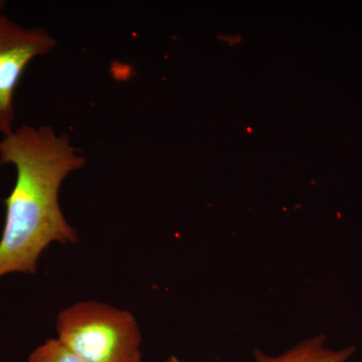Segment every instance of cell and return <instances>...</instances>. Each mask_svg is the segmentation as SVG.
I'll return each mask as SVG.
<instances>
[{
	"mask_svg": "<svg viewBox=\"0 0 362 362\" xmlns=\"http://www.w3.org/2000/svg\"><path fill=\"white\" fill-rule=\"evenodd\" d=\"M85 164L70 137L52 126L23 125L0 138V165H13L16 171L6 201L0 278L35 274L40 255L52 243L77 244L78 233L64 216L59 192L63 181Z\"/></svg>",
	"mask_w": 362,
	"mask_h": 362,
	"instance_id": "6da1fadb",
	"label": "cell"
},
{
	"mask_svg": "<svg viewBox=\"0 0 362 362\" xmlns=\"http://www.w3.org/2000/svg\"><path fill=\"white\" fill-rule=\"evenodd\" d=\"M28 362H87L71 351L63 342L57 339L47 340L33 350Z\"/></svg>",
	"mask_w": 362,
	"mask_h": 362,
	"instance_id": "5b68a950",
	"label": "cell"
},
{
	"mask_svg": "<svg viewBox=\"0 0 362 362\" xmlns=\"http://www.w3.org/2000/svg\"><path fill=\"white\" fill-rule=\"evenodd\" d=\"M58 339L87 362H142L135 317L96 301L78 302L59 314Z\"/></svg>",
	"mask_w": 362,
	"mask_h": 362,
	"instance_id": "7a4b0ae2",
	"label": "cell"
},
{
	"mask_svg": "<svg viewBox=\"0 0 362 362\" xmlns=\"http://www.w3.org/2000/svg\"><path fill=\"white\" fill-rule=\"evenodd\" d=\"M356 352L354 345L341 349H328L325 337L318 335L298 343L291 349L280 356H269L259 349H255L256 362H347Z\"/></svg>",
	"mask_w": 362,
	"mask_h": 362,
	"instance_id": "277c9868",
	"label": "cell"
},
{
	"mask_svg": "<svg viewBox=\"0 0 362 362\" xmlns=\"http://www.w3.org/2000/svg\"><path fill=\"white\" fill-rule=\"evenodd\" d=\"M166 362H185V361H180V359L177 358V357L170 356V357H169L168 361H166Z\"/></svg>",
	"mask_w": 362,
	"mask_h": 362,
	"instance_id": "8992f818",
	"label": "cell"
},
{
	"mask_svg": "<svg viewBox=\"0 0 362 362\" xmlns=\"http://www.w3.org/2000/svg\"><path fill=\"white\" fill-rule=\"evenodd\" d=\"M54 37L42 28H28L0 16V134H11L16 121L14 95L25 69L56 47Z\"/></svg>",
	"mask_w": 362,
	"mask_h": 362,
	"instance_id": "3957f363",
	"label": "cell"
},
{
	"mask_svg": "<svg viewBox=\"0 0 362 362\" xmlns=\"http://www.w3.org/2000/svg\"><path fill=\"white\" fill-rule=\"evenodd\" d=\"M4 6H6V2L2 1V0H0V16H1V14H4Z\"/></svg>",
	"mask_w": 362,
	"mask_h": 362,
	"instance_id": "52a82bcc",
	"label": "cell"
}]
</instances>
